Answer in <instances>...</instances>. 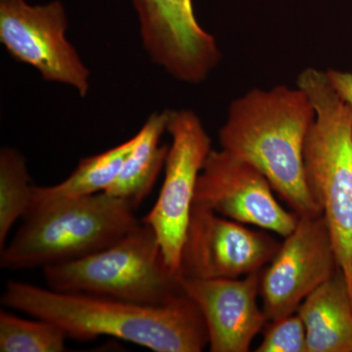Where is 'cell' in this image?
Listing matches in <instances>:
<instances>
[{
	"label": "cell",
	"instance_id": "cell-14",
	"mask_svg": "<svg viewBox=\"0 0 352 352\" xmlns=\"http://www.w3.org/2000/svg\"><path fill=\"white\" fill-rule=\"evenodd\" d=\"M138 141V133L107 151L85 157L74 173L59 184L32 187L29 212L24 217L41 214L58 206L106 191L119 175L126 157Z\"/></svg>",
	"mask_w": 352,
	"mask_h": 352
},
{
	"label": "cell",
	"instance_id": "cell-16",
	"mask_svg": "<svg viewBox=\"0 0 352 352\" xmlns=\"http://www.w3.org/2000/svg\"><path fill=\"white\" fill-rule=\"evenodd\" d=\"M32 187L25 157L11 147L0 151V250L20 219L31 205Z\"/></svg>",
	"mask_w": 352,
	"mask_h": 352
},
{
	"label": "cell",
	"instance_id": "cell-8",
	"mask_svg": "<svg viewBox=\"0 0 352 352\" xmlns=\"http://www.w3.org/2000/svg\"><path fill=\"white\" fill-rule=\"evenodd\" d=\"M337 268L325 217H300L270 265L261 270V296L268 320L296 314L303 300L330 280Z\"/></svg>",
	"mask_w": 352,
	"mask_h": 352
},
{
	"label": "cell",
	"instance_id": "cell-4",
	"mask_svg": "<svg viewBox=\"0 0 352 352\" xmlns=\"http://www.w3.org/2000/svg\"><path fill=\"white\" fill-rule=\"evenodd\" d=\"M135 208L106 192L69 201L24 219L1 250L3 270L47 267L103 251L141 223Z\"/></svg>",
	"mask_w": 352,
	"mask_h": 352
},
{
	"label": "cell",
	"instance_id": "cell-17",
	"mask_svg": "<svg viewBox=\"0 0 352 352\" xmlns=\"http://www.w3.org/2000/svg\"><path fill=\"white\" fill-rule=\"evenodd\" d=\"M66 333L52 322L21 318L6 310L0 311V351L63 352Z\"/></svg>",
	"mask_w": 352,
	"mask_h": 352
},
{
	"label": "cell",
	"instance_id": "cell-19",
	"mask_svg": "<svg viewBox=\"0 0 352 352\" xmlns=\"http://www.w3.org/2000/svg\"><path fill=\"white\" fill-rule=\"evenodd\" d=\"M326 74L336 92L352 107V72L329 69Z\"/></svg>",
	"mask_w": 352,
	"mask_h": 352
},
{
	"label": "cell",
	"instance_id": "cell-1",
	"mask_svg": "<svg viewBox=\"0 0 352 352\" xmlns=\"http://www.w3.org/2000/svg\"><path fill=\"white\" fill-rule=\"evenodd\" d=\"M1 303L52 322L69 339L80 342L110 336L156 352H201L208 346L205 319L187 295L168 305H147L9 281Z\"/></svg>",
	"mask_w": 352,
	"mask_h": 352
},
{
	"label": "cell",
	"instance_id": "cell-13",
	"mask_svg": "<svg viewBox=\"0 0 352 352\" xmlns=\"http://www.w3.org/2000/svg\"><path fill=\"white\" fill-rule=\"evenodd\" d=\"M296 314L307 331V352H352V298L340 270Z\"/></svg>",
	"mask_w": 352,
	"mask_h": 352
},
{
	"label": "cell",
	"instance_id": "cell-18",
	"mask_svg": "<svg viewBox=\"0 0 352 352\" xmlns=\"http://www.w3.org/2000/svg\"><path fill=\"white\" fill-rule=\"evenodd\" d=\"M256 352H307V331L300 315L271 321Z\"/></svg>",
	"mask_w": 352,
	"mask_h": 352
},
{
	"label": "cell",
	"instance_id": "cell-7",
	"mask_svg": "<svg viewBox=\"0 0 352 352\" xmlns=\"http://www.w3.org/2000/svg\"><path fill=\"white\" fill-rule=\"evenodd\" d=\"M67 30L66 11L58 0L43 6L0 0V41L10 56L36 69L45 82L69 85L85 97L90 71L67 39Z\"/></svg>",
	"mask_w": 352,
	"mask_h": 352
},
{
	"label": "cell",
	"instance_id": "cell-5",
	"mask_svg": "<svg viewBox=\"0 0 352 352\" xmlns=\"http://www.w3.org/2000/svg\"><path fill=\"white\" fill-rule=\"evenodd\" d=\"M50 289L166 305L186 295L182 275L166 263L156 233L141 223L107 249L43 268Z\"/></svg>",
	"mask_w": 352,
	"mask_h": 352
},
{
	"label": "cell",
	"instance_id": "cell-20",
	"mask_svg": "<svg viewBox=\"0 0 352 352\" xmlns=\"http://www.w3.org/2000/svg\"><path fill=\"white\" fill-rule=\"evenodd\" d=\"M351 298H352V283H351Z\"/></svg>",
	"mask_w": 352,
	"mask_h": 352
},
{
	"label": "cell",
	"instance_id": "cell-11",
	"mask_svg": "<svg viewBox=\"0 0 352 352\" xmlns=\"http://www.w3.org/2000/svg\"><path fill=\"white\" fill-rule=\"evenodd\" d=\"M152 61L173 78L200 83L220 60L217 41L197 20L193 0H132Z\"/></svg>",
	"mask_w": 352,
	"mask_h": 352
},
{
	"label": "cell",
	"instance_id": "cell-15",
	"mask_svg": "<svg viewBox=\"0 0 352 352\" xmlns=\"http://www.w3.org/2000/svg\"><path fill=\"white\" fill-rule=\"evenodd\" d=\"M168 126V110L150 115L138 132V141L126 157L119 175L106 193L124 199L138 208L151 193L166 166L170 145L161 144Z\"/></svg>",
	"mask_w": 352,
	"mask_h": 352
},
{
	"label": "cell",
	"instance_id": "cell-6",
	"mask_svg": "<svg viewBox=\"0 0 352 352\" xmlns=\"http://www.w3.org/2000/svg\"><path fill=\"white\" fill-rule=\"evenodd\" d=\"M166 131L171 144L163 186L154 207L141 221L154 230L166 263L182 275L183 244L199 175L212 150V139L198 115L190 110H168Z\"/></svg>",
	"mask_w": 352,
	"mask_h": 352
},
{
	"label": "cell",
	"instance_id": "cell-2",
	"mask_svg": "<svg viewBox=\"0 0 352 352\" xmlns=\"http://www.w3.org/2000/svg\"><path fill=\"white\" fill-rule=\"evenodd\" d=\"M316 113L300 87L254 88L230 104L221 149L252 164L298 217L323 214L308 189L305 141Z\"/></svg>",
	"mask_w": 352,
	"mask_h": 352
},
{
	"label": "cell",
	"instance_id": "cell-12",
	"mask_svg": "<svg viewBox=\"0 0 352 352\" xmlns=\"http://www.w3.org/2000/svg\"><path fill=\"white\" fill-rule=\"evenodd\" d=\"M261 270L240 278L182 277L185 294L200 308L212 352H247L268 321L259 307Z\"/></svg>",
	"mask_w": 352,
	"mask_h": 352
},
{
	"label": "cell",
	"instance_id": "cell-3",
	"mask_svg": "<svg viewBox=\"0 0 352 352\" xmlns=\"http://www.w3.org/2000/svg\"><path fill=\"white\" fill-rule=\"evenodd\" d=\"M296 85L307 94L316 113L303 154L308 189L327 222L338 265L351 296L352 107L333 89L326 71L303 69Z\"/></svg>",
	"mask_w": 352,
	"mask_h": 352
},
{
	"label": "cell",
	"instance_id": "cell-9",
	"mask_svg": "<svg viewBox=\"0 0 352 352\" xmlns=\"http://www.w3.org/2000/svg\"><path fill=\"white\" fill-rule=\"evenodd\" d=\"M193 205L234 221L286 237L298 217L277 201L265 176L230 153L212 150L204 164Z\"/></svg>",
	"mask_w": 352,
	"mask_h": 352
},
{
	"label": "cell",
	"instance_id": "cell-10",
	"mask_svg": "<svg viewBox=\"0 0 352 352\" xmlns=\"http://www.w3.org/2000/svg\"><path fill=\"white\" fill-rule=\"evenodd\" d=\"M280 244L268 231L193 205L182 252V276L192 279L240 278L270 263Z\"/></svg>",
	"mask_w": 352,
	"mask_h": 352
}]
</instances>
